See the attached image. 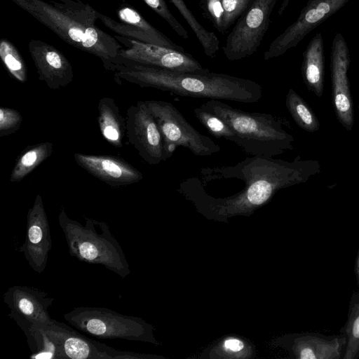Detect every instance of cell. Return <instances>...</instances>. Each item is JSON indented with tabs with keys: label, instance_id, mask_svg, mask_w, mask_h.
I'll use <instances>...</instances> for the list:
<instances>
[{
	"label": "cell",
	"instance_id": "obj_1",
	"mask_svg": "<svg viewBox=\"0 0 359 359\" xmlns=\"http://www.w3.org/2000/svg\"><path fill=\"white\" fill-rule=\"evenodd\" d=\"M320 172L316 160L251 156L234 165L202 168L200 179L189 177L177 190L204 216L224 220L251 215L280 189L304 183Z\"/></svg>",
	"mask_w": 359,
	"mask_h": 359
},
{
	"label": "cell",
	"instance_id": "obj_2",
	"mask_svg": "<svg viewBox=\"0 0 359 359\" xmlns=\"http://www.w3.org/2000/svg\"><path fill=\"white\" fill-rule=\"evenodd\" d=\"M114 72L119 84L123 79L180 96L255 103L263 94L262 86L256 81L222 73L180 72L123 60H118Z\"/></svg>",
	"mask_w": 359,
	"mask_h": 359
},
{
	"label": "cell",
	"instance_id": "obj_3",
	"mask_svg": "<svg viewBox=\"0 0 359 359\" xmlns=\"http://www.w3.org/2000/svg\"><path fill=\"white\" fill-rule=\"evenodd\" d=\"M69 45L116 71L122 45L96 25L98 11L80 0H11Z\"/></svg>",
	"mask_w": 359,
	"mask_h": 359
},
{
	"label": "cell",
	"instance_id": "obj_4",
	"mask_svg": "<svg viewBox=\"0 0 359 359\" xmlns=\"http://www.w3.org/2000/svg\"><path fill=\"white\" fill-rule=\"evenodd\" d=\"M220 117L235 134L233 143L252 156L273 157L294 148V138L283 128L282 118L248 112L211 99L200 105Z\"/></svg>",
	"mask_w": 359,
	"mask_h": 359
},
{
	"label": "cell",
	"instance_id": "obj_5",
	"mask_svg": "<svg viewBox=\"0 0 359 359\" xmlns=\"http://www.w3.org/2000/svg\"><path fill=\"white\" fill-rule=\"evenodd\" d=\"M85 224L69 217L64 208L58 223L65 235L69 253L78 260L100 264L124 278L130 274L129 264L108 224L84 216Z\"/></svg>",
	"mask_w": 359,
	"mask_h": 359
},
{
	"label": "cell",
	"instance_id": "obj_6",
	"mask_svg": "<svg viewBox=\"0 0 359 359\" xmlns=\"http://www.w3.org/2000/svg\"><path fill=\"white\" fill-rule=\"evenodd\" d=\"M72 327L103 339H123L158 344L151 325L136 316H126L108 308L79 306L63 315Z\"/></svg>",
	"mask_w": 359,
	"mask_h": 359
},
{
	"label": "cell",
	"instance_id": "obj_7",
	"mask_svg": "<svg viewBox=\"0 0 359 359\" xmlns=\"http://www.w3.org/2000/svg\"><path fill=\"white\" fill-rule=\"evenodd\" d=\"M144 102L157 123L168 158L178 147L189 149L197 156H211L221 150L210 137L196 130L172 103L162 100Z\"/></svg>",
	"mask_w": 359,
	"mask_h": 359
},
{
	"label": "cell",
	"instance_id": "obj_8",
	"mask_svg": "<svg viewBox=\"0 0 359 359\" xmlns=\"http://www.w3.org/2000/svg\"><path fill=\"white\" fill-rule=\"evenodd\" d=\"M276 1L253 0L236 21L222 47L228 60H240L257 50L269 29L270 16Z\"/></svg>",
	"mask_w": 359,
	"mask_h": 359
},
{
	"label": "cell",
	"instance_id": "obj_9",
	"mask_svg": "<svg viewBox=\"0 0 359 359\" xmlns=\"http://www.w3.org/2000/svg\"><path fill=\"white\" fill-rule=\"evenodd\" d=\"M114 37L123 44L118 60H123L180 72L201 74L210 72L186 51L144 43L120 35Z\"/></svg>",
	"mask_w": 359,
	"mask_h": 359
},
{
	"label": "cell",
	"instance_id": "obj_10",
	"mask_svg": "<svg viewBox=\"0 0 359 359\" xmlns=\"http://www.w3.org/2000/svg\"><path fill=\"white\" fill-rule=\"evenodd\" d=\"M59 346L62 358L72 359H145L152 355L119 351L94 341L55 320L49 325H39Z\"/></svg>",
	"mask_w": 359,
	"mask_h": 359
},
{
	"label": "cell",
	"instance_id": "obj_11",
	"mask_svg": "<svg viewBox=\"0 0 359 359\" xmlns=\"http://www.w3.org/2000/svg\"><path fill=\"white\" fill-rule=\"evenodd\" d=\"M128 140L142 158L151 165L166 161L161 133L144 101H137L126 112Z\"/></svg>",
	"mask_w": 359,
	"mask_h": 359
},
{
	"label": "cell",
	"instance_id": "obj_12",
	"mask_svg": "<svg viewBox=\"0 0 359 359\" xmlns=\"http://www.w3.org/2000/svg\"><path fill=\"white\" fill-rule=\"evenodd\" d=\"M54 299L47 292L29 285H15L4 294L12 318L27 335L34 325H49L55 321L48 309Z\"/></svg>",
	"mask_w": 359,
	"mask_h": 359
},
{
	"label": "cell",
	"instance_id": "obj_13",
	"mask_svg": "<svg viewBox=\"0 0 359 359\" xmlns=\"http://www.w3.org/2000/svg\"><path fill=\"white\" fill-rule=\"evenodd\" d=\"M52 248L50 229L41 194H37L27 215L26 234L20 251L35 272L46 268Z\"/></svg>",
	"mask_w": 359,
	"mask_h": 359
},
{
	"label": "cell",
	"instance_id": "obj_14",
	"mask_svg": "<svg viewBox=\"0 0 359 359\" xmlns=\"http://www.w3.org/2000/svg\"><path fill=\"white\" fill-rule=\"evenodd\" d=\"M28 50L36 68L39 79L53 90L69 85L74 79L73 68L56 48L38 39H32Z\"/></svg>",
	"mask_w": 359,
	"mask_h": 359
},
{
	"label": "cell",
	"instance_id": "obj_15",
	"mask_svg": "<svg viewBox=\"0 0 359 359\" xmlns=\"http://www.w3.org/2000/svg\"><path fill=\"white\" fill-rule=\"evenodd\" d=\"M74 158L78 165L112 187L137 183L143 178L139 170L120 157L75 153Z\"/></svg>",
	"mask_w": 359,
	"mask_h": 359
},
{
	"label": "cell",
	"instance_id": "obj_16",
	"mask_svg": "<svg viewBox=\"0 0 359 359\" xmlns=\"http://www.w3.org/2000/svg\"><path fill=\"white\" fill-rule=\"evenodd\" d=\"M348 58L344 48L334 50L332 62V97L335 113L339 121L351 130L354 123L353 106L347 76Z\"/></svg>",
	"mask_w": 359,
	"mask_h": 359
},
{
	"label": "cell",
	"instance_id": "obj_17",
	"mask_svg": "<svg viewBox=\"0 0 359 359\" xmlns=\"http://www.w3.org/2000/svg\"><path fill=\"white\" fill-rule=\"evenodd\" d=\"M253 0H200L202 13L215 29L225 34L248 10Z\"/></svg>",
	"mask_w": 359,
	"mask_h": 359
},
{
	"label": "cell",
	"instance_id": "obj_18",
	"mask_svg": "<svg viewBox=\"0 0 359 359\" xmlns=\"http://www.w3.org/2000/svg\"><path fill=\"white\" fill-rule=\"evenodd\" d=\"M346 344V338L337 337L327 339L316 335L297 338L292 350L299 359H339Z\"/></svg>",
	"mask_w": 359,
	"mask_h": 359
},
{
	"label": "cell",
	"instance_id": "obj_19",
	"mask_svg": "<svg viewBox=\"0 0 359 359\" xmlns=\"http://www.w3.org/2000/svg\"><path fill=\"white\" fill-rule=\"evenodd\" d=\"M97 109V121L102 135L112 146L121 148L126 134V118L120 113L115 100L109 97H102L98 102Z\"/></svg>",
	"mask_w": 359,
	"mask_h": 359
},
{
	"label": "cell",
	"instance_id": "obj_20",
	"mask_svg": "<svg viewBox=\"0 0 359 359\" xmlns=\"http://www.w3.org/2000/svg\"><path fill=\"white\" fill-rule=\"evenodd\" d=\"M324 63L320 35L309 44L304 54L302 74L307 88L318 97L323 92Z\"/></svg>",
	"mask_w": 359,
	"mask_h": 359
},
{
	"label": "cell",
	"instance_id": "obj_21",
	"mask_svg": "<svg viewBox=\"0 0 359 359\" xmlns=\"http://www.w3.org/2000/svg\"><path fill=\"white\" fill-rule=\"evenodd\" d=\"M53 150V144L49 142L27 147L16 159L10 175V182H20L50 156Z\"/></svg>",
	"mask_w": 359,
	"mask_h": 359
},
{
	"label": "cell",
	"instance_id": "obj_22",
	"mask_svg": "<svg viewBox=\"0 0 359 359\" xmlns=\"http://www.w3.org/2000/svg\"><path fill=\"white\" fill-rule=\"evenodd\" d=\"M178 10L196 35L206 56L214 58L219 50V41L216 34L206 29L196 19L184 0H169Z\"/></svg>",
	"mask_w": 359,
	"mask_h": 359
},
{
	"label": "cell",
	"instance_id": "obj_23",
	"mask_svg": "<svg viewBox=\"0 0 359 359\" xmlns=\"http://www.w3.org/2000/svg\"><path fill=\"white\" fill-rule=\"evenodd\" d=\"M285 105L297 125L307 132H316L320 128V123L312 109L302 97L290 88L285 97Z\"/></svg>",
	"mask_w": 359,
	"mask_h": 359
},
{
	"label": "cell",
	"instance_id": "obj_24",
	"mask_svg": "<svg viewBox=\"0 0 359 359\" xmlns=\"http://www.w3.org/2000/svg\"><path fill=\"white\" fill-rule=\"evenodd\" d=\"M26 336L32 352V358H62L58 344L41 326H33Z\"/></svg>",
	"mask_w": 359,
	"mask_h": 359
},
{
	"label": "cell",
	"instance_id": "obj_25",
	"mask_svg": "<svg viewBox=\"0 0 359 359\" xmlns=\"http://www.w3.org/2000/svg\"><path fill=\"white\" fill-rule=\"evenodd\" d=\"M117 15L122 22L135 26L150 35L159 46L185 51L182 46L176 44L166 35L152 26L135 9L128 6H122L117 10Z\"/></svg>",
	"mask_w": 359,
	"mask_h": 359
},
{
	"label": "cell",
	"instance_id": "obj_26",
	"mask_svg": "<svg viewBox=\"0 0 359 359\" xmlns=\"http://www.w3.org/2000/svg\"><path fill=\"white\" fill-rule=\"evenodd\" d=\"M0 56L10 74L20 83H25L27 79L25 61L18 50L6 39L0 41Z\"/></svg>",
	"mask_w": 359,
	"mask_h": 359
},
{
	"label": "cell",
	"instance_id": "obj_27",
	"mask_svg": "<svg viewBox=\"0 0 359 359\" xmlns=\"http://www.w3.org/2000/svg\"><path fill=\"white\" fill-rule=\"evenodd\" d=\"M194 113L198 121L215 137L233 142L234 133L220 117L201 106L194 108Z\"/></svg>",
	"mask_w": 359,
	"mask_h": 359
},
{
	"label": "cell",
	"instance_id": "obj_28",
	"mask_svg": "<svg viewBox=\"0 0 359 359\" xmlns=\"http://www.w3.org/2000/svg\"><path fill=\"white\" fill-rule=\"evenodd\" d=\"M98 20L116 34L144 43L158 45L157 41L150 35L132 25L117 22L114 19L98 12Z\"/></svg>",
	"mask_w": 359,
	"mask_h": 359
},
{
	"label": "cell",
	"instance_id": "obj_29",
	"mask_svg": "<svg viewBox=\"0 0 359 359\" xmlns=\"http://www.w3.org/2000/svg\"><path fill=\"white\" fill-rule=\"evenodd\" d=\"M346 347L344 359H354L359 354V303L351 309L346 325Z\"/></svg>",
	"mask_w": 359,
	"mask_h": 359
},
{
	"label": "cell",
	"instance_id": "obj_30",
	"mask_svg": "<svg viewBox=\"0 0 359 359\" xmlns=\"http://www.w3.org/2000/svg\"><path fill=\"white\" fill-rule=\"evenodd\" d=\"M182 39H187L189 34L168 8L165 0H142Z\"/></svg>",
	"mask_w": 359,
	"mask_h": 359
},
{
	"label": "cell",
	"instance_id": "obj_31",
	"mask_svg": "<svg viewBox=\"0 0 359 359\" xmlns=\"http://www.w3.org/2000/svg\"><path fill=\"white\" fill-rule=\"evenodd\" d=\"M22 123V116L16 109L0 107V137L15 133Z\"/></svg>",
	"mask_w": 359,
	"mask_h": 359
},
{
	"label": "cell",
	"instance_id": "obj_32",
	"mask_svg": "<svg viewBox=\"0 0 359 359\" xmlns=\"http://www.w3.org/2000/svg\"><path fill=\"white\" fill-rule=\"evenodd\" d=\"M224 346L226 350L233 352H238L243 348L244 344L238 339H229L224 341Z\"/></svg>",
	"mask_w": 359,
	"mask_h": 359
},
{
	"label": "cell",
	"instance_id": "obj_33",
	"mask_svg": "<svg viewBox=\"0 0 359 359\" xmlns=\"http://www.w3.org/2000/svg\"><path fill=\"white\" fill-rule=\"evenodd\" d=\"M355 271H356L357 278H358V282H359V252H358V257H357V261H356Z\"/></svg>",
	"mask_w": 359,
	"mask_h": 359
}]
</instances>
